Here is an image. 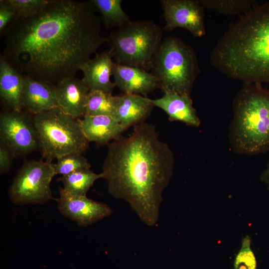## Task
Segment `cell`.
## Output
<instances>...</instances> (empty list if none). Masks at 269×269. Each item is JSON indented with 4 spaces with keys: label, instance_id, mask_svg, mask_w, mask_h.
<instances>
[{
    "label": "cell",
    "instance_id": "cell-1",
    "mask_svg": "<svg viewBox=\"0 0 269 269\" xmlns=\"http://www.w3.org/2000/svg\"><path fill=\"white\" fill-rule=\"evenodd\" d=\"M101 26L91 0H48L36 14L8 25L2 55L23 75L55 85L75 77L108 42Z\"/></svg>",
    "mask_w": 269,
    "mask_h": 269
},
{
    "label": "cell",
    "instance_id": "cell-2",
    "mask_svg": "<svg viewBox=\"0 0 269 269\" xmlns=\"http://www.w3.org/2000/svg\"><path fill=\"white\" fill-rule=\"evenodd\" d=\"M174 163L172 151L159 139L155 126L144 122L134 126L130 135L121 134L108 144L101 173L109 193L128 203L141 222L152 227L158 221Z\"/></svg>",
    "mask_w": 269,
    "mask_h": 269
},
{
    "label": "cell",
    "instance_id": "cell-3",
    "mask_svg": "<svg viewBox=\"0 0 269 269\" xmlns=\"http://www.w3.org/2000/svg\"><path fill=\"white\" fill-rule=\"evenodd\" d=\"M210 61L228 78L269 83V2L255 5L230 26L212 49Z\"/></svg>",
    "mask_w": 269,
    "mask_h": 269
},
{
    "label": "cell",
    "instance_id": "cell-4",
    "mask_svg": "<svg viewBox=\"0 0 269 269\" xmlns=\"http://www.w3.org/2000/svg\"><path fill=\"white\" fill-rule=\"evenodd\" d=\"M228 139L235 153L254 155L269 151V90L243 82L232 103Z\"/></svg>",
    "mask_w": 269,
    "mask_h": 269
},
{
    "label": "cell",
    "instance_id": "cell-5",
    "mask_svg": "<svg viewBox=\"0 0 269 269\" xmlns=\"http://www.w3.org/2000/svg\"><path fill=\"white\" fill-rule=\"evenodd\" d=\"M151 70L164 93L190 96L200 72L194 50L173 35L162 39L153 56Z\"/></svg>",
    "mask_w": 269,
    "mask_h": 269
},
{
    "label": "cell",
    "instance_id": "cell-6",
    "mask_svg": "<svg viewBox=\"0 0 269 269\" xmlns=\"http://www.w3.org/2000/svg\"><path fill=\"white\" fill-rule=\"evenodd\" d=\"M43 160L52 163L66 155L82 153L89 141L86 138L81 119L71 116L59 107L32 115Z\"/></svg>",
    "mask_w": 269,
    "mask_h": 269
},
{
    "label": "cell",
    "instance_id": "cell-7",
    "mask_svg": "<svg viewBox=\"0 0 269 269\" xmlns=\"http://www.w3.org/2000/svg\"><path fill=\"white\" fill-rule=\"evenodd\" d=\"M162 34L163 30L153 21H131L110 33L109 50L116 63L148 71Z\"/></svg>",
    "mask_w": 269,
    "mask_h": 269
},
{
    "label": "cell",
    "instance_id": "cell-8",
    "mask_svg": "<svg viewBox=\"0 0 269 269\" xmlns=\"http://www.w3.org/2000/svg\"><path fill=\"white\" fill-rule=\"evenodd\" d=\"M56 175L53 163L43 159L25 161L18 170L9 188L16 205L43 204L53 199L50 188Z\"/></svg>",
    "mask_w": 269,
    "mask_h": 269
},
{
    "label": "cell",
    "instance_id": "cell-9",
    "mask_svg": "<svg viewBox=\"0 0 269 269\" xmlns=\"http://www.w3.org/2000/svg\"><path fill=\"white\" fill-rule=\"evenodd\" d=\"M29 113L24 110L3 111L0 115V138L15 157L24 156L40 148L38 134Z\"/></svg>",
    "mask_w": 269,
    "mask_h": 269
},
{
    "label": "cell",
    "instance_id": "cell-10",
    "mask_svg": "<svg viewBox=\"0 0 269 269\" xmlns=\"http://www.w3.org/2000/svg\"><path fill=\"white\" fill-rule=\"evenodd\" d=\"M160 2L165 21L163 30L171 31L180 27L194 37L205 35L204 7L199 0H161Z\"/></svg>",
    "mask_w": 269,
    "mask_h": 269
},
{
    "label": "cell",
    "instance_id": "cell-11",
    "mask_svg": "<svg viewBox=\"0 0 269 269\" xmlns=\"http://www.w3.org/2000/svg\"><path fill=\"white\" fill-rule=\"evenodd\" d=\"M57 199L58 209L65 217L80 227H87L108 217L112 210L108 205L88 198L87 196L72 194L59 187Z\"/></svg>",
    "mask_w": 269,
    "mask_h": 269
},
{
    "label": "cell",
    "instance_id": "cell-12",
    "mask_svg": "<svg viewBox=\"0 0 269 269\" xmlns=\"http://www.w3.org/2000/svg\"><path fill=\"white\" fill-rule=\"evenodd\" d=\"M110 51L96 54L80 68L83 73V82L90 91H100L112 94L116 86L111 80L115 62Z\"/></svg>",
    "mask_w": 269,
    "mask_h": 269
},
{
    "label": "cell",
    "instance_id": "cell-13",
    "mask_svg": "<svg viewBox=\"0 0 269 269\" xmlns=\"http://www.w3.org/2000/svg\"><path fill=\"white\" fill-rule=\"evenodd\" d=\"M112 76L116 86L124 94L146 97L149 93L158 88L157 80L153 74L137 67L115 62Z\"/></svg>",
    "mask_w": 269,
    "mask_h": 269
},
{
    "label": "cell",
    "instance_id": "cell-14",
    "mask_svg": "<svg viewBox=\"0 0 269 269\" xmlns=\"http://www.w3.org/2000/svg\"><path fill=\"white\" fill-rule=\"evenodd\" d=\"M23 109L31 115L59 107L55 85L24 76Z\"/></svg>",
    "mask_w": 269,
    "mask_h": 269
},
{
    "label": "cell",
    "instance_id": "cell-15",
    "mask_svg": "<svg viewBox=\"0 0 269 269\" xmlns=\"http://www.w3.org/2000/svg\"><path fill=\"white\" fill-rule=\"evenodd\" d=\"M55 90L58 106L63 112L78 119L84 116L90 90L82 79H64L55 85Z\"/></svg>",
    "mask_w": 269,
    "mask_h": 269
},
{
    "label": "cell",
    "instance_id": "cell-16",
    "mask_svg": "<svg viewBox=\"0 0 269 269\" xmlns=\"http://www.w3.org/2000/svg\"><path fill=\"white\" fill-rule=\"evenodd\" d=\"M150 99L137 94H123L115 96L114 117L124 131L144 121L153 107Z\"/></svg>",
    "mask_w": 269,
    "mask_h": 269
},
{
    "label": "cell",
    "instance_id": "cell-17",
    "mask_svg": "<svg viewBox=\"0 0 269 269\" xmlns=\"http://www.w3.org/2000/svg\"><path fill=\"white\" fill-rule=\"evenodd\" d=\"M24 77L1 54L0 57V97L6 110H23L22 95Z\"/></svg>",
    "mask_w": 269,
    "mask_h": 269
},
{
    "label": "cell",
    "instance_id": "cell-18",
    "mask_svg": "<svg viewBox=\"0 0 269 269\" xmlns=\"http://www.w3.org/2000/svg\"><path fill=\"white\" fill-rule=\"evenodd\" d=\"M150 101L153 106L167 114L170 121H179L194 127H198L201 124L190 95L165 93L162 97L150 99Z\"/></svg>",
    "mask_w": 269,
    "mask_h": 269
},
{
    "label": "cell",
    "instance_id": "cell-19",
    "mask_svg": "<svg viewBox=\"0 0 269 269\" xmlns=\"http://www.w3.org/2000/svg\"><path fill=\"white\" fill-rule=\"evenodd\" d=\"M80 119L87 139L99 145L109 144L124 131L118 120L112 116L85 115Z\"/></svg>",
    "mask_w": 269,
    "mask_h": 269
},
{
    "label": "cell",
    "instance_id": "cell-20",
    "mask_svg": "<svg viewBox=\"0 0 269 269\" xmlns=\"http://www.w3.org/2000/svg\"><path fill=\"white\" fill-rule=\"evenodd\" d=\"M103 178L102 173H96L90 169H81L66 175L62 176L58 181H61L63 188L74 195L86 196L94 182Z\"/></svg>",
    "mask_w": 269,
    "mask_h": 269
},
{
    "label": "cell",
    "instance_id": "cell-21",
    "mask_svg": "<svg viewBox=\"0 0 269 269\" xmlns=\"http://www.w3.org/2000/svg\"><path fill=\"white\" fill-rule=\"evenodd\" d=\"M107 28L120 27L131 20L122 7V0H91Z\"/></svg>",
    "mask_w": 269,
    "mask_h": 269
},
{
    "label": "cell",
    "instance_id": "cell-22",
    "mask_svg": "<svg viewBox=\"0 0 269 269\" xmlns=\"http://www.w3.org/2000/svg\"><path fill=\"white\" fill-rule=\"evenodd\" d=\"M115 107V96L100 91H90L86 105L85 115L114 117Z\"/></svg>",
    "mask_w": 269,
    "mask_h": 269
},
{
    "label": "cell",
    "instance_id": "cell-23",
    "mask_svg": "<svg viewBox=\"0 0 269 269\" xmlns=\"http://www.w3.org/2000/svg\"><path fill=\"white\" fill-rule=\"evenodd\" d=\"M199 1L204 8L229 15L244 14L256 4L254 0H199Z\"/></svg>",
    "mask_w": 269,
    "mask_h": 269
},
{
    "label": "cell",
    "instance_id": "cell-24",
    "mask_svg": "<svg viewBox=\"0 0 269 269\" xmlns=\"http://www.w3.org/2000/svg\"><path fill=\"white\" fill-rule=\"evenodd\" d=\"M56 174L66 175L75 171L84 169H90L91 165L82 153H74L63 156L53 163Z\"/></svg>",
    "mask_w": 269,
    "mask_h": 269
},
{
    "label": "cell",
    "instance_id": "cell-25",
    "mask_svg": "<svg viewBox=\"0 0 269 269\" xmlns=\"http://www.w3.org/2000/svg\"><path fill=\"white\" fill-rule=\"evenodd\" d=\"M252 240L247 235L243 238L235 262L234 269H257V261L251 248Z\"/></svg>",
    "mask_w": 269,
    "mask_h": 269
},
{
    "label": "cell",
    "instance_id": "cell-26",
    "mask_svg": "<svg viewBox=\"0 0 269 269\" xmlns=\"http://www.w3.org/2000/svg\"><path fill=\"white\" fill-rule=\"evenodd\" d=\"M16 13V17H27L41 10L48 0H7Z\"/></svg>",
    "mask_w": 269,
    "mask_h": 269
},
{
    "label": "cell",
    "instance_id": "cell-27",
    "mask_svg": "<svg viewBox=\"0 0 269 269\" xmlns=\"http://www.w3.org/2000/svg\"><path fill=\"white\" fill-rule=\"evenodd\" d=\"M15 157L14 153L10 147L6 142L0 138V172L1 174L8 172Z\"/></svg>",
    "mask_w": 269,
    "mask_h": 269
},
{
    "label": "cell",
    "instance_id": "cell-28",
    "mask_svg": "<svg viewBox=\"0 0 269 269\" xmlns=\"http://www.w3.org/2000/svg\"><path fill=\"white\" fill-rule=\"evenodd\" d=\"M16 17V13L7 0H0V32L5 30L6 27Z\"/></svg>",
    "mask_w": 269,
    "mask_h": 269
},
{
    "label": "cell",
    "instance_id": "cell-29",
    "mask_svg": "<svg viewBox=\"0 0 269 269\" xmlns=\"http://www.w3.org/2000/svg\"><path fill=\"white\" fill-rule=\"evenodd\" d=\"M260 178L269 190V160L266 165V168L262 172Z\"/></svg>",
    "mask_w": 269,
    "mask_h": 269
}]
</instances>
